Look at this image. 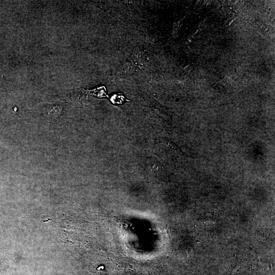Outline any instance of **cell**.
<instances>
[{
    "mask_svg": "<svg viewBox=\"0 0 275 275\" xmlns=\"http://www.w3.org/2000/svg\"><path fill=\"white\" fill-rule=\"evenodd\" d=\"M125 100V97L121 94L115 95L111 98V101L115 104H121L126 101Z\"/></svg>",
    "mask_w": 275,
    "mask_h": 275,
    "instance_id": "1",
    "label": "cell"
}]
</instances>
